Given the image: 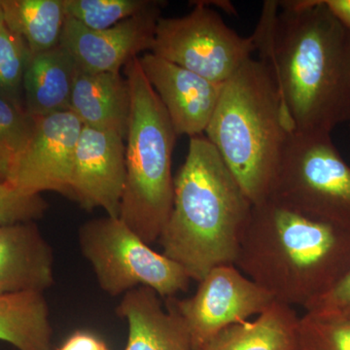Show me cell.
<instances>
[{
	"label": "cell",
	"instance_id": "obj_10",
	"mask_svg": "<svg viewBox=\"0 0 350 350\" xmlns=\"http://www.w3.org/2000/svg\"><path fill=\"white\" fill-rule=\"evenodd\" d=\"M82 128L70 110L34 118L31 139L24 150L14 156L7 181L27 194L55 192L69 198Z\"/></svg>",
	"mask_w": 350,
	"mask_h": 350
},
{
	"label": "cell",
	"instance_id": "obj_21",
	"mask_svg": "<svg viewBox=\"0 0 350 350\" xmlns=\"http://www.w3.org/2000/svg\"><path fill=\"white\" fill-rule=\"evenodd\" d=\"M154 0H64L66 16L94 31L109 29L122 21L144 13Z\"/></svg>",
	"mask_w": 350,
	"mask_h": 350
},
{
	"label": "cell",
	"instance_id": "obj_24",
	"mask_svg": "<svg viewBox=\"0 0 350 350\" xmlns=\"http://www.w3.org/2000/svg\"><path fill=\"white\" fill-rule=\"evenodd\" d=\"M47 208L41 195L27 194L8 181L0 182V224L34 222Z\"/></svg>",
	"mask_w": 350,
	"mask_h": 350
},
{
	"label": "cell",
	"instance_id": "obj_5",
	"mask_svg": "<svg viewBox=\"0 0 350 350\" xmlns=\"http://www.w3.org/2000/svg\"><path fill=\"white\" fill-rule=\"evenodd\" d=\"M131 94L126 137V182L119 218L144 243L159 241L174 196L172 154L177 135L139 59L124 66Z\"/></svg>",
	"mask_w": 350,
	"mask_h": 350
},
{
	"label": "cell",
	"instance_id": "obj_6",
	"mask_svg": "<svg viewBox=\"0 0 350 350\" xmlns=\"http://www.w3.org/2000/svg\"><path fill=\"white\" fill-rule=\"evenodd\" d=\"M78 241L100 289L110 296L147 287L162 299L174 298L190 286L192 280L180 265L152 250L119 217L88 221Z\"/></svg>",
	"mask_w": 350,
	"mask_h": 350
},
{
	"label": "cell",
	"instance_id": "obj_8",
	"mask_svg": "<svg viewBox=\"0 0 350 350\" xmlns=\"http://www.w3.org/2000/svg\"><path fill=\"white\" fill-rule=\"evenodd\" d=\"M256 52L252 36L243 38L204 2L183 17H161L151 53L223 84Z\"/></svg>",
	"mask_w": 350,
	"mask_h": 350
},
{
	"label": "cell",
	"instance_id": "obj_23",
	"mask_svg": "<svg viewBox=\"0 0 350 350\" xmlns=\"http://www.w3.org/2000/svg\"><path fill=\"white\" fill-rule=\"evenodd\" d=\"M299 350H350V320L306 312L299 326Z\"/></svg>",
	"mask_w": 350,
	"mask_h": 350
},
{
	"label": "cell",
	"instance_id": "obj_26",
	"mask_svg": "<svg viewBox=\"0 0 350 350\" xmlns=\"http://www.w3.org/2000/svg\"><path fill=\"white\" fill-rule=\"evenodd\" d=\"M305 310L306 312L350 320V269L330 291L306 306Z\"/></svg>",
	"mask_w": 350,
	"mask_h": 350
},
{
	"label": "cell",
	"instance_id": "obj_14",
	"mask_svg": "<svg viewBox=\"0 0 350 350\" xmlns=\"http://www.w3.org/2000/svg\"><path fill=\"white\" fill-rule=\"evenodd\" d=\"M54 283V253L36 222L0 224V296L44 293Z\"/></svg>",
	"mask_w": 350,
	"mask_h": 350
},
{
	"label": "cell",
	"instance_id": "obj_25",
	"mask_svg": "<svg viewBox=\"0 0 350 350\" xmlns=\"http://www.w3.org/2000/svg\"><path fill=\"white\" fill-rule=\"evenodd\" d=\"M34 130V119L22 107L0 96V142L14 156L24 150Z\"/></svg>",
	"mask_w": 350,
	"mask_h": 350
},
{
	"label": "cell",
	"instance_id": "obj_4",
	"mask_svg": "<svg viewBox=\"0 0 350 350\" xmlns=\"http://www.w3.org/2000/svg\"><path fill=\"white\" fill-rule=\"evenodd\" d=\"M291 133L273 78L252 57L223 83L204 135L255 206L271 197Z\"/></svg>",
	"mask_w": 350,
	"mask_h": 350
},
{
	"label": "cell",
	"instance_id": "obj_11",
	"mask_svg": "<svg viewBox=\"0 0 350 350\" xmlns=\"http://www.w3.org/2000/svg\"><path fill=\"white\" fill-rule=\"evenodd\" d=\"M125 138L83 126L69 186V199L82 208H101L119 217L126 182Z\"/></svg>",
	"mask_w": 350,
	"mask_h": 350
},
{
	"label": "cell",
	"instance_id": "obj_29",
	"mask_svg": "<svg viewBox=\"0 0 350 350\" xmlns=\"http://www.w3.org/2000/svg\"><path fill=\"white\" fill-rule=\"evenodd\" d=\"M14 154L0 142V182L8 180L12 167Z\"/></svg>",
	"mask_w": 350,
	"mask_h": 350
},
{
	"label": "cell",
	"instance_id": "obj_12",
	"mask_svg": "<svg viewBox=\"0 0 350 350\" xmlns=\"http://www.w3.org/2000/svg\"><path fill=\"white\" fill-rule=\"evenodd\" d=\"M163 1L114 27L94 31L66 16L59 46L86 72L119 73L140 53L151 52Z\"/></svg>",
	"mask_w": 350,
	"mask_h": 350
},
{
	"label": "cell",
	"instance_id": "obj_19",
	"mask_svg": "<svg viewBox=\"0 0 350 350\" xmlns=\"http://www.w3.org/2000/svg\"><path fill=\"white\" fill-rule=\"evenodd\" d=\"M49 306L43 293L0 296V340L18 350H53Z\"/></svg>",
	"mask_w": 350,
	"mask_h": 350
},
{
	"label": "cell",
	"instance_id": "obj_28",
	"mask_svg": "<svg viewBox=\"0 0 350 350\" xmlns=\"http://www.w3.org/2000/svg\"><path fill=\"white\" fill-rule=\"evenodd\" d=\"M325 3L335 17L350 29V0H325Z\"/></svg>",
	"mask_w": 350,
	"mask_h": 350
},
{
	"label": "cell",
	"instance_id": "obj_13",
	"mask_svg": "<svg viewBox=\"0 0 350 350\" xmlns=\"http://www.w3.org/2000/svg\"><path fill=\"white\" fill-rule=\"evenodd\" d=\"M144 75L162 101L177 137L204 135L222 85L147 52L138 57Z\"/></svg>",
	"mask_w": 350,
	"mask_h": 350
},
{
	"label": "cell",
	"instance_id": "obj_7",
	"mask_svg": "<svg viewBox=\"0 0 350 350\" xmlns=\"http://www.w3.org/2000/svg\"><path fill=\"white\" fill-rule=\"evenodd\" d=\"M269 198L350 232V167L331 135L292 131Z\"/></svg>",
	"mask_w": 350,
	"mask_h": 350
},
{
	"label": "cell",
	"instance_id": "obj_3",
	"mask_svg": "<svg viewBox=\"0 0 350 350\" xmlns=\"http://www.w3.org/2000/svg\"><path fill=\"white\" fill-rule=\"evenodd\" d=\"M253 204L206 135L190 138L174 177V204L159 239L165 256L200 282L234 265Z\"/></svg>",
	"mask_w": 350,
	"mask_h": 350
},
{
	"label": "cell",
	"instance_id": "obj_2",
	"mask_svg": "<svg viewBox=\"0 0 350 350\" xmlns=\"http://www.w3.org/2000/svg\"><path fill=\"white\" fill-rule=\"evenodd\" d=\"M237 267L275 301L306 308L350 269V232L273 198L253 206Z\"/></svg>",
	"mask_w": 350,
	"mask_h": 350
},
{
	"label": "cell",
	"instance_id": "obj_1",
	"mask_svg": "<svg viewBox=\"0 0 350 350\" xmlns=\"http://www.w3.org/2000/svg\"><path fill=\"white\" fill-rule=\"evenodd\" d=\"M293 133L331 135L350 115V29L325 0L265 1L252 34Z\"/></svg>",
	"mask_w": 350,
	"mask_h": 350
},
{
	"label": "cell",
	"instance_id": "obj_17",
	"mask_svg": "<svg viewBox=\"0 0 350 350\" xmlns=\"http://www.w3.org/2000/svg\"><path fill=\"white\" fill-rule=\"evenodd\" d=\"M79 71L75 59L59 45L32 56L23 81L27 114L34 119L69 110Z\"/></svg>",
	"mask_w": 350,
	"mask_h": 350
},
{
	"label": "cell",
	"instance_id": "obj_27",
	"mask_svg": "<svg viewBox=\"0 0 350 350\" xmlns=\"http://www.w3.org/2000/svg\"><path fill=\"white\" fill-rule=\"evenodd\" d=\"M56 350H110L107 342L89 331H76Z\"/></svg>",
	"mask_w": 350,
	"mask_h": 350
},
{
	"label": "cell",
	"instance_id": "obj_20",
	"mask_svg": "<svg viewBox=\"0 0 350 350\" xmlns=\"http://www.w3.org/2000/svg\"><path fill=\"white\" fill-rule=\"evenodd\" d=\"M4 24L24 39L32 56L59 45L66 20L64 0H0Z\"/></svg>",
	"mask_w": 350,
	"mask_h": 350
},
{
	"label": "cell",
	"instance_id": "obj_9",
	"mask_svg": "<svg viewBox=\"0 0 350 350\" xmlns=\"http://www.w3.org/2000/svg\"><path fill=\"white\" fill-rule=\"evenodd\" d=\"M167 301L183 319L195 347L228 327L258 317L275 301L234 265L211 269L190 298L177 300L174 297Z\"/></svg>",
	"mask_w": 350,
	"mask_h": 350
},
{
	"label": "cell",
	"instance_id": "obj_16",
	"mask_svg": "<svg viewBox=\"0 0 350 350\" xmlns=\"http://www.w3.org/2000/svg\"><path fill=\"white\" fill-rule=\"evenodd\" d=\"M69 110L83 126L113 131L126 139L131 112L126 77L120 72H86L80 69Z\"/></svg>",
	"mask_w": 350,
	"mask_h": 350
},
{
	"label": "cell",
	"instance_id": "obj_31",
	"mask_svg": "<svg viewBox=\"0 0 350 350\" xmlns=\"http://www.w3.org/2000/svg\"><path fill=\"white\" fill-rule=\"evenodd\" d=\"M349 126H350V115H349Z\"/></svg>",
	"mask_w": 350,
	"mask_h": 350
},
{
	"label": "cell",
	"instance_id": "obj_22",
	"mask_svg": "<svg viewBox=\"0 0 350 350\" xmlns=\"http://www.w3.org/2000/svg\"><path fill=\"white\" fill-rule=\"evenodd\" d=\"M32 55L24 39L0 24V96L20 105L25 69Z\"/></svg>",
	"mask_w": 350,
	"mask_h": 350
},
{
	"label": "cell",
	"instance_id": "obj_15",
	"mask_svg": "<svg viewBox=\"0 0 350 350\" xmlns=\"http://www.w3.org/2000/svg\"><path fill=\"white\" fill-rule=\"evenodd\" d=\"M162 300L147 287L123 295L116 313L128 323L125 350H197L180 315Z\"/></svg>",
	"mask_w": 350,
	"mask_h": 350
},
{
	"label": "cell",
	"instance_id": "obj_30",
	"mask_svg": "<svg viewBox=\"0 0 350 350\" xmlns=\"http://www.w3.org/2000/svg\"><path fill=\"white\" fill-rule=\"evenodd\" d=\"M4 23L3 9H2L1 1H0V24Z\"/></svg>",
	"mask_w": 350,
	"mask_h": 350
},
{
	"label": "cell",
	"instance_id": "obj_18",
	"mask_svg": "<svg viewBox=\"0 0 350 350\" xmlns=\"http://www.w3.org/2000/svg\"><path fill=\"white\" fill-rule=\"evenodd\" d=\"M300 317L273 301L253 321L228 327L197 350H299Z\"/></svg>",
	"mask_w": 350,
	"mask_h": 350
}]
</instances>
